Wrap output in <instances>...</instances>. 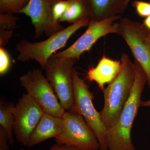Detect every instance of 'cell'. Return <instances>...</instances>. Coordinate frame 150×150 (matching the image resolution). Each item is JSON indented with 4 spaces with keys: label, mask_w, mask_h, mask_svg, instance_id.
Masks as SVG:
<instances>
[{
    "label": "cell",
    "mask_w": 150,
    "mask_h": 150,
    "mask_svg": "<svg viewBox=\"0 0 150 150\" xmlns=\"http://www.w3.org/2000/svg\"><path fill=\"white\" fill-rule=\"evenodd\" d=\"M131 1V0H127V1H128V3H129V2H130Z\"/></svg>",
    "instance_id": "cell-27"
},
{
    "label": "cell",
    "mask_w": 150,
    "mask_h": 150,
    "mask_svg": "<svg viewBox=\"0 0 150 150\" xmlns=\"http://www.w3.org/2000/svg\"><path fill=\"white\" fill-rule=\"evenodd\" d=\"M62 118L64 127L61 134L55 139L56 143L79 150L99 149L96 134L81 115L66 110Z\"/></svg>",
    "instance_id": "cell-6"
},
{
    "label": "cell",
    "mask_w": 150,
    "mask_h": 150,
    "mask_svg": "<svg viewBox=\"0 0 150 150\" xmlns=\"http://www.w3.org/2000/svg\"><path fill=\"white\" fill-rule=\"evenodd\" d=\"M135 77L129 99L119 118L113 126L107 129L106 138L108 150H136L131 137L134 120L142 105V96L146 76L139 64L134 60Z\"/></svg>",
    "instance_id": "cell-1"
},
{
    "label": "cell",
    "mask_w": 150,
    "mask_h": 150,
    "mask_svg": "<svg viewBox=\"0 0 150 150\" xmlns=\"http://www.w3.org/2000/svg\"><path fill=\"white\" fill-rule=\"evenodd\" d=\"M13 30L0 29V47H4L8 43L10 38L13 35Z\"/></svg>",
    "instance_id": "cell-23"
},
{
    "label": "cell",
    "mask_w": 150,
    "mask_h": 150,
    "mask_svg": "<svg viewBox=\"0 0 150 150\" xmlns=\"http://www.w3.org/2000/svg\"><path fill=\"white\" fill-rule=\"evenodd\" d=\"M49 150H79L65 145H60L56 143L50 148Z\"/></svg>",
    "instance_id": "cell-24"
},
{
    "label": "cell",
    "mask_w": 150,
    "mask_h": 150,
    "mask_svg": "<svg viewBox=\"0 0 150 150\" xmlns=\"http://www.w3.org/2000/svg\"><path fill=\"white\" fill-rule=\"evenodd\" d=\"M120 16H112L100 21H90L84 33L71 46L66 50L52 55L61 59H74L78 60L81 55L89 51L99 38L110 33L119 34Z\"/></svg>",
    "instance_id": "cell-9"
},
{
    "label": "cell",
    "mask_w": 150,
    "mask_h": 150,
    "mask_svg": "<svg viewBox=\"0 0 150 150\" xmlns=\"http://www.w3.org/2000/svg\"><path fill=\"white\" fill-rule=\"evenodd\" d=\"M8 137L4 128L0 126V150H9Z\"/></svg>",
    "instance_id": "cell-22"
},
{
    "label": "cell",
    "mask_w": 150,
    "mask_h": 150,
    "mask_svg": "<svg viewBox=\"0 0 150 150\" xmlns=\"http://www.w3.org/2000/svg\"><path fill=\"white\" fill-rule=\"evenodd\" d=\"M88 16L92 21H100L120 16L128 6L127 0H81Z\"/></svg>",
    "instance_id": "cell-12"
},
{
    "label": "cell",
    "mask_w": 150,
    "mask_h": 150,
    "mask_svg": "<svg viewBox=\"0 0 150 150\" xmlns=\"http://www.w3.org/2000/svg\"><path fill=\"white\" fill-rule=\"evenodd\" d=\"M121 68L115 79L103 91L104 104L100 112L105 128L116 123L131 95L135 77V67L127 54L121 56Z\"/></svg>",
    "instance_id": "cell-2"
},
{
    "label": "cell",
    "mask_w": 150,
    "mask_h": 150,
    "mask_svg": "<svg viewBox=\"0 0 150 150\" xmlns=\"http://www.w3.org/2000/svg\"><path fill=\"white\" fill-rule=\"evenodd\" d=\"M149 2H150V0H149Z\"/></svg>",
    "instance_id": "cell-29"
},
{
    "label": "cell",
    "mask_w": 150,
    "mask_h": 150,
    "mask_svg": "<svg viewBox=\"0 0 150 150\" xmlns=\"http://www.w3.org/2000/svg\"><path fill=\"white\" fill-rule=\"evenodd\" d=\"M88 17L85 7L81 0H69L67 10L59 21L74 23L81 19Z\"/></svg>",
    "instance_id": "cell-16"
},
{
    "label": "cell",
    "mask_w": 150,
    "mask_h": 150,
    "mask_svg": "<svg viewBox=\"0 0 150 150\" xmlns=\"http://www.w3.org/2000/svg\"><path fill=\"white\" fill-rule=\"evenodd\" d=\"M11 13H0V29L13 30L19 18Z\"/></svg>",
    "instance_id": "cell-19"
},
{
    "label": "cell",
    "mask_w": 150,
    "mask_h": 150,
    "mask_svg": "<svg viewBox=\"0 0 150 150\" xmlns=\"http://www.w3.org/2000/svg\"><path fill=\"white\" fill-rule=\"evenodd\" d=\"M64 127L62 117H57L44 112L33 131L26 146L30 147L50 138H56L61 134Z\"/></svg>",
    "instance_id": "cell-13"
},
{
    "label": "cell",
    "mask_w": 150,
    "mask_h": 150,
    "mask_svg": "<svg viewBox=\"0 0 150 150\" xmlns=\"http://www.w3.org/2000/svg\"><path fill=\"white\" fill-rule=\"evenodd\" d=\"M149 38H150V35Z\"/></svg>",
    "instance_id": "cell-30"
},
{
    "label": "cell",
    "mask_w": 150,
    "mask_h": 150,
    "mask_svg": "<svg viewBox=\"0 0 150 150\" xmlns=\"http://www.w3.org/2000/svg\"><path fill=\"white\" fill-rule=\"evenodd\" d=\"M20 83L44 112L62 117L66 110L40 69L28 71L19 78Z\"/></svg>",
    "instance_id": "cell-7"
},
{
    "label": "cell",
    "mask_w": 150,
    "mask_h": 150,
    "mask_svg": "<svg viewBox=\"0 0 150 150\" xmlns=\"http://www.w3.org/2000/svg\"><path fill=\"white\" fill-rule=\"evenodd\" d=\"M11 60L8 53L3 47H0V74H5L10 67Z\"/></svg>",
    "instance_id": "cell-20"
},
{
    "label": "cell",
    "mask_w": 150,
    "mask_h": 150,
    "mask_svg": "<svg viewBox=\"0 0 150 150\" xmlns=\"http://www.w3.org/2000/svg\"><path fill=\"white\" fill-rule=\"evenodd\" d=\"M20 150H24V149H23V148H21V149Z\"/></svg>",
    "instance_id": "cell-28"
},
{
    "label": "cell",
    "mask_w": 150,
    "mask_h": 150,
    "mask_svg": "<svg viewBox=\"0 0 150 150\" xmlns=\"http://www.w3.org/2000/svg\"><path fill=\"white\" fill-rule=\"evenodd\" d=\"M119 21V35L124 38L135 61L144 71L150 89V30L130 19L124 18Z\"/></svg>",
    "instance_id": "cell-8"
},
{
    "label": "cell",
    "mask_w": 150,
    "mask_h": 150,
    "mask_svg": "<svg viewBox=\"0 0 150 150\" xmlns=\"http://www.w3.org/2000/svg\"><path fill=\"white\" fill-rule=\"evenodd\" d=\"M133 6L137 13L142 17H147L150 15V2L143 1H134Z\"/></svg>",
    "instance_id": "cell-21"
},
{
    "label": "cell",
    "mask_w": 150,
    "mask_h": 150,
    "mask_svg": "<svg viewBox=\"0 0 150 150\" xmlns=\"http://www.w3.org/2000/svg\"><path fill=\"white\" fill-rule=\"evenodd\" d=\"M142 107H150V99L147 101H142Z\"/></svg>",
    "instance_id": "cell-26"
},
{
    "label": "cell",
    "mask_w": 150,
    "mask_h": 150,
    "mask_svg": "<svg viewBox=\"0 0 150 150\" xmlns=\"http://www.w3.org/2000/svg\"><path fill=\"white\" fill-rule=\"evenodd\" d=\"M90 21V18L85 17L40 42L31 43L25 39L21 40L16 46L19 53L18 60L22 62L35 60L44 70L49 58L64 47L70 38L78 30L88 26Z\"/></svg>",
    "instance_id": "cell-3"
},
{
    "label": "cell",
    "mask_w": 150,
    "mask_h": 150,
    "mask_svg": "<svg viewBox=\"0 0 150 150\" xmlns=\"http://www.w3.org/2000/svg\"><path fill=\"white\" fill-rule=\"evenodd\" d=\"M74 98V112H77L84 118L96 134L100 144V150H108L107 129L100 118V112L94 106L93 94L89 89L84 81L80 78L74 68L72 71Z\"/></svg>",
    "instance_id": "cell-5"
},
{
    "label": "cell",
    "mask_w": 150,
    "mask_h": 150,
    "mask_svg": "<svg viewBox=\"0 0 150 150\" xmlns=\"http://www.w3.org/2000/svg\"><path fill=\"white\" fill-rule=\"evenodd\" d=\"M144 23V25L145 27L150 30V15L146 18Z\"/></svg>",
    "instance_id": "cell-25"
},
{
    "label": "cell",
    "mask_w": 150,
    "mask_h": 150,
    "mask_svg": "<svg viewBox=\"0 0 150 150\" xmlns=\"http://www.w3.org/2000/svg\"><path fill=\"white\" fill-rule=\"evenodd\" d=\"M69 0H54L52 6V17L53 22L57 26H61L59 21L67 10Z\"/></svg>",
    "instance_id": "cell-18"
},
{
    "label": "cell",
    "mask_w": 150,
    "mask_h": 150,
    "mask_svg": "<svg viewBox=\"0 0 150 150\" xmlns=\"http://www.w3.org/2000/svg\"><path fill=\"white\" fill-rule=\"evenodd\" d=\"M44 111L27 94H23L14 109L13 133L21 144L26 146Z\"/></svg>",
    "instance_id": "cell-10"
},
{
    "label": "cell",
    "mask_w": 150,
    "mask_h": 150,
    "mask_svg": "<svg viewBox=\"0 0 150 150\" xmlns=\"http://www.w3.org/2000/svg\"><path fill=\"white\" fill-rule=\"evenodd\" d=\"M77 59H61L51 56L44 70L62 107L67 111L74 112V98L72 71Z\"/></svg>",
    "instance_id": "cell-4"
},
{
    "label": "cell",
    "mask_w": 150,
    "mask_h": 150,
    "mask_svg": "<svg viewBox=\"0 0 150 150\" xmlns=\"http://www.w3.org/2000/svg\"><path fill=\"white\" fill-rule=\"evenodd\" d=\"M121 61H115L103 56L95 68L88 71L87 78L95 81L103 91L105 85L109 84L116 77L121 68Z\"/></svg>",
    "instance_id": "cell-14"
},
{
    "label": "cell",
    "mask_w": 150,
    "mask_h": 150,
    "mask_svg": "<svg viewBox=\"0 0 150 150\" xmlns=\"http://www.w3.org/2000/svg\"><path fill=\"white\" fill-rule=\"evenodd\" d=\"M54 0H30L26 6L19 13L29 17L35 29L34 38H40L43 33L48 37L64 29L53 22L52 6Z\"/></svg>",
    "instance_id": "cell-11"
},
{
    "label": "cell",
    "mask_w": 150,
    "mask_h": 150,
    "mask_svg": "<svg viewBox=\"0 0 150 150\" xmlns=\"http://www.w3.org/2000/svg\"><path fill=\"white\" fill-rule=\"evenodd\" d=\"M15 104L12 101H7L1 97L0 100V126H2L8 135L9 144L14 143L13 128L15 120L14 109Z\"/></svg>",
    "instance_id": "cell-15"
},
{
    "label": "cell",
    "mask_w": 150,
    "mask_h": 150,
    "mask_svg": "<svg viewBox=\"0 0 150 150\" xmlns=\"http://www.w3.org/2000/svg\"><path fill=\"white\" fill-rule=\"evenodd\" d=\"M30 0H0V13H19Z\"/></svg>",
    "instance_id": "cell-17"
}]
</instances>
